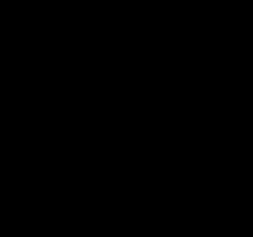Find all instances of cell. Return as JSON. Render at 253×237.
Here are the masks:
<instances>
[]
</instances>
